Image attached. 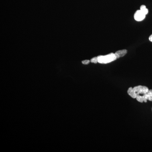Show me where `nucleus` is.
I'll use <instances>...</instances> for the list:
<instances>
[{"label": "nucleus", "mask_w": 152, "mask_h": 152, "mask_svg": "<svg viewBox=\"0 0 152 152\" xmlns=\"http://www.w3.org/2000/svg\"><path fill=\"white\" fill-rule=\"evenodd\" d=\"M98 63L101 64H108L117 59L115 55L113 53H111L106 56H100L97 57Z\"/></svg>", "instance_id": "obj_1"}, {"label": "nucleus", "mask_w": 152, "mask_h": 152, "mask_svg": "<svg viewBox=\"0 0 152 152\" xmlns=\"http://www.w3.org/2000/svg\"><path fill=\"white\" fill-rule=\"evenodd\" d=\"M134 91L135 93L137 96L138 95H143L146 94L149 91V89L148 87L145 86H139L133 88Z\"/></svg>", "instance_id": "obj_2"}, {"label": "nucleus", "mask_w": 152, "mask_h": 152, "mask_svg": "<svg viewBox=\"0 0 152 152\" xmlns=\"http://www.w3.org/2000/svg\"><path fill=\"white\" fill-rule=\"evenodd\" d=\"M146 15L140 10L136 11L134 18L137 21H141L145 18Z\"/></svg>", "instance_id": "obj_3"}, {"label": "nucleus", "mask_w": 152, "mask_h": 152, "mask_svg": "<svg viewBox=\"0 0 152 152\" xmlns=\"http://www.w3.org/2000/svg\"><path fill=\"white\" fill-rule=\"evenodd\" d=\"M144 102L146 103L148 100L152 102V90H149L148 91L143 95Z\"/></svg>", "instance_id": "obj_4"}, {"label": "nucleus", "mask_w": 152, "mask_h": 152, "mask_svg": "<svg viewBox=\"0 0 152 152\" xmlns=\"http://www.w3.org/2000/svg\"><path fill=\"white\" fill-rule=\"evenodd\" d=\"M127 53V50H122L116 52L115 54L117 58L118 59L124 56Z\"/></svg>", "instance_id": "obj_5"}, {"label": "nucleus", "mask_w": 152, "mask_h": 152, "mask_svg": "<svg viewBox=\"0 0 152 152\" xmlns=\"http://www.w3.org/2000/svg\"><path fill=\"white\" fill-rule=\"evenodd\" d=\"M128 94L130 96L133 98V99H136L137 97V95L135 94V93L134 91L133 88L132 87L129 88V89L128 90Z\"/></svg>", "instance_id": "obj_6"}, {"label": "nucleus", "mask_w": 152, "mask_h": 152, "mask_svg": "<svg viewBox=\"0 0 152 152\" xmlns=\"http://www.w3.org/2000/svg\"><path fill=\"white\" fill-rule=\"evenodd\" d=\"M140 10L146 15L147 14H148V10L146 6L144 5L141 6Z\"/></svg>", "instance_id": "obj_7"}, {"label": "nucleus", "mask_w": 152, "mask_h": 152, "mask_svg": "<svg viewBox=\"0 0 152 152\" xmlns=\"http://www.w3.org/2000/svg\"><path fill=\"white\" fill-rule=\"evenodd\" d=\"M91 63H94V64H97V63H98L97 57L93 58L91 59Z\"/></svg>", "instance_id": "obj_8"}, {"label": "nucleus", "mask_w": 152, "mask_h": 152, "mask_svg": "<svg viewBox=\"0 0 152 152\" xmlns=\"http://www.w3.org/2000/svg\"><path fill=\"white\" fill-rule=\"evenodd\" d=\"M90 63V61L89 60H85V61H82V63H83V64L85 65H87L88 64H89V63Z\"/></svg>", "instance_id": "obj_9"}, {"label": "nucleus", "mask_w": 152, "mask_h": 152, "mask_svg": "<svg viewBox=\"0 0 152 152\" xmlns=\"http://www.w3.org/2000/svg\"><path fill=\"white\" fill-rule=\"evenodd\" d=\"M149 40L152 42V34L149 37Z\"/></svg>", "instance_id": "obj_10"}]
</instances>
